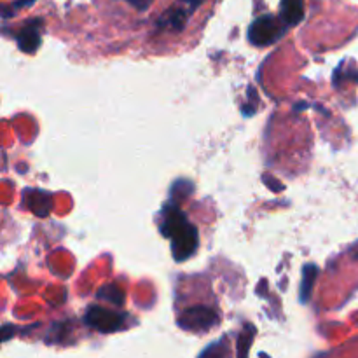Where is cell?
Instances as JSON below:
<instances>
[{"label":"cell","mask_w":358,"mask_h":358,"mask_svg":"<svg viewBox=\"0 0 358 358\" xmlns=\"http://www.w3.org/2000/svg\"><path fill=\"white\" fill-rule=\"evenodd\" d=\"M161 233L170 240L171 254L177 262H184L196 254L199 247L198 227L192 226L185 213L171 201L163 208L161 215Z\"/></svg>","instance_id":"1"},{"label":"cell","mask_w":358,"mask_h":358,"mask_svg":"<svg viewBox=\"0 0 358 358\" xmlns=\"http://www.w3.org/2000/svg\"><path fill=\"white\" fill-rule=\"evenodd\" d=\"M285 31V23L282 17H276L273 14H262L257 20L252 21L248 28V41L255 48H266L278 41Z\"/></svg>","instance_id":"2"},{"label":"cell","mask_w":358,"mask_h":358,"mask_svg":"<svg viewBox=\"0 0 358 358\" xmlns=\"http://www.w3.org/2000/svg\"><path fill=\"white\" fill-rule=\"evenodd\" d=\"M219 313L212 306H191L184 310L178 317V327L187 332H208L219 325Z\"/></svg>","instance_id":"3"},{"label":"cell","mask_w":358,"mask_h":358,"mask_svg":"<svg viewBox=\"0 0 358 358\" xmlns=\"http://www.w3.org/2000/svg\"><path fill=\"white\" fill-rule=\"evenodd\" d=\"M84 324L103 334L117 332L124 327L126 315L103 306H90L84 315Z\"/></svg>","instance_id":"4"},{"label":"cell","mask_w":358,"mask_h":358,"mask_svg":"<svg viewBox=\"0 0 358 358\" xmlns=\"http://www.w3.org/2000/svg\"><path fill=\"white\" fill-rule=\"evenodd\" d=\"M41 27H42V20L34 17V20L27 21V23L17 30L16 42H17V48H20L21 51L28 52V55H34V52L41 48V42H42Z\"/></svg>","instance_id":"5"},{"label":"cell","mask_w":358,"mask_h":358,"mask_svg":"<svg viewBox=\"0 0 358 358\" xmlns=\"http://www.w3.org/2000/svg\"><path fill=\"white\" fill-rule=\"evenodd\" d=\"M280 17L285 27H296L304 20V0H282Z\"/></svg>","instance_id":"6"},{"label":"cell","mask_w":358,"mask_h":358,"mask_svg":"<svg viewBox=\"0 0 358 358\" xmlns=\"http://www.w3.org/2000/svg\"><path fill=\"white\" fill-rule=\"evenodd\" d=\"M24 199L28 201V210L34 212L38 217H48L51 212V196L48 192L41 191H27L24 192Z\"/></svg>","instance_id":"7"},{"label":"cell","mask_w":358,"mask_h":358,"mask_svg":"<svg viewBox=\"0 0 358 358\" xmlns=\"http://www.w3.org/2000/svg\"><path fill=\"white\" fill-rule=\"evenodd\" d=\"M318 276V268L315 264H306L303 268V280H301L299 287V299L301 303H308L313 292V285L317 282Z\"/></svg>","instance_id":"8"},{"label":"cell","mask_w":358,"mask_h":358,"mask_svg":"<svg viewBox=\"0 0 358 358\" xmlns=\"http://www.w3.org/2000/svg\"><path fill=\"white\" fill-rule=\"evenodd\" d=\"M198 358H233V355H231V348L229 345H227V339H219V341L206 346Z\"/></svg>","instance_id":"9"},{"label":"cell","mask_w":358,"mask_h":358,"mask_svg":"<svg viewBox=\"0 0 358 358\" xmlns=\"http://www.w3.org/2000/svg\"><path fill=\"white\" fill-rule=\"evenodd\" d=\"M96 297L101 301H107L112 306H122V304H124V292L115 285L101 287V289L98 290Z\"/></svg>","instance_id":"10"},{"label":"cell","mask_w":358,"mask_h":358,"mask_svg":"<svg viewBox=\"0 0 358 358\" xmlns=\"http://www.w3.org/2000/svg\"><path fill=\"white\" fill-rule=\"evenodd\" d=\"M189 184H191V182H187V180L175 182V184L171 185V191H170L171 201L175 203V201H178V199H180V198H187V196L192 192V189H191V191H185L184 187H187Z\"/></svg>","instance_id":"11"},{"label":"cell","mask_w":358,"mask_h":358,"mask_svg":"<svg viewBox=\"0 0 358 358\" xmlns=\"http://www.w3.org/2000/svg\"><path fill=\"white\" fill-rule=\"evenodd\" d=\"M35 2H37V0H16V2L10 3V10H9V9H6V7H3V17H6V20H7V17L13 16V14L16 13V10L24 9V7L34 6Z\"/></svg>","instance_id":"12"},{"label":"cell","mask_w":358,"mask_h":358,"mask_svg":"<svg viewBox=\"0 0 358 358\" xmlns=\"http://www.w3.org/2000/svg\"><path fill=\"white\" fill-rule=\"evenodd\" d=\"M203 2H205V0H180V2H178V6H182L189 14H192L199 6H201Z\"/></svg>","instance_id":"13"},{"label":"cell","mask_w":358,"mask_h":358,"mask_svg":"<svg viewBox=\"0 0 358 358\" xmlns=\"http://www.w3.org/2000/svg\"><path fill=\"white\" fill-rule=\"evenodd\" d=\"M124 2H128L129 6L135 7L136 10H147L154 0H124Z\"/></svg>","instance_id":"14"}]
</instances>
